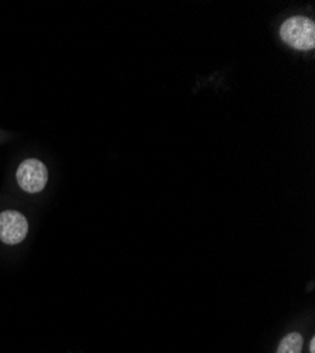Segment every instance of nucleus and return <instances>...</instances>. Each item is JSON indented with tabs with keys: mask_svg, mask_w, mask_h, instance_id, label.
Instances as JSON below:
<instances>
[{
	"mask_svg": "<svg viewBox=\"0 0 315 353\" xmlns=\"http://www.w3.org/2000/svg\"><path fill=\"white\" fill-rule=\"evenodd\" d=\"M303 336L298 332H292L284 336L277 347V353H301L303 350Z\"/></svg>",
	"mask_w": 315,
	"mask_h": 353,
	"instance_id": "20e7f679",
	"label": "nucleus"
},
{
	"mask_svg": "<svg viewBox=\"0 0 315 353\" xmlns=\"http://www.w3.org/2000/svg\"><path fill=\"white\" fill-rule=\"evenodd\" d=\"M280 36L290 47L308 51L315 47V24L304 16H293L280 27Z\"/></svg>",
	"mask_w": 315,
	"mask_h": 353,
	"instance_id": "f257e3e1",
	"label": "nucleus"
},
{
	"mask_svg": "<svg viewBox=\"0 0 315 353\" xmlns=\"http://www.w3.org/2000/svg\"><path fill=\"white\" fill-rule=\"evenodd\" d=\"M16 179L23 191L28 194H37L47 185L48 171L44 163L40 160L28 159L19 165L16 171Z\"/></svg>",
	"mask_w": 315,
	"mask_h": 353,
	"instance_id": "f03ea898",
	"label": "nucleus"
},
{
	"mask_svg": "<svg viewBox=\"0 0 315 353\" xmlns=\"http://www.w3.org/2000/svg\"><path fill=\"white\" fill-rule=\"evenodd\" d=\"M309 353H315V338L309 341Z\"/></svg>",
	"mask_w": 315,
	"mask_h": 353,
	"instance_id": "39448f33",
	"label": "nucleus"
},
{
	"mask_svg": "<svg viewBox=\"0 0 315 353\" xmlns=\"http://www.w3.org/2000/svg\"><path fill=\"white\" fill-rule=\"evenodd\" d=\"M28 233V222L19 211L8 210L0 214V241L6 245H19Z\"/></svg>",
	"mask_w": 315,
	"mask_h": 353,
	"instance_id": "7ed1b4c3",
	"label": "nucleus"
}]
</instances>
